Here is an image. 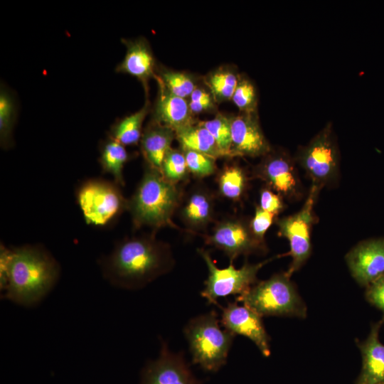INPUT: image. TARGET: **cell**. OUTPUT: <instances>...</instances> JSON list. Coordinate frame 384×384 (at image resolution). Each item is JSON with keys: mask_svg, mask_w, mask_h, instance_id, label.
Segmentation results:
<instances>
[{"mask_svg": "<svg viewBox=\"0 0 384 384\" xmlns=\"http://www.w3.org/2000/svg\"><path fill=\"white\" fill-rule=\"evenodd\" d=\"M174 138L175 132L159 122L153 120L146 126L143 130L140 146L149 166L161 171L163 160L172 148L171 144Z\"/></svg>", "mask_w": 384, "mask_h": 384, "instance_id": "obj_20", "label": "cell"}, {"mask_svg": "<svg viewBox=\"0 0 384 384\" xmlns=\"http://www.w3.org/2000/svg\"><path fill=\"white\" fill-rule=\"evenodd\" d=\"M60 267L48 250L38 245L12 248L8 283L4 299L24 306L38 304L58 282Z\"/></svg>", "mask_w": 384, "mask_h": 384, "instance_id": "obj_2", "label": "cell"}, {"mask_svg": "<svg viewBox=\"0 0 384 384\" xmlns=\"http://www.w3.org/2000/svg\"><path fill=\"white\" fill-rule=\"evenodd\" d=\"M78 203L85 222L95 226H105L127 210L128 199L114 182L102 179L84 183L77 193Z\"/></svg>", "mask_w": 384, "mask_h": 384, "instance_id": "obj_7", "label": "cell"}, {"mask_svg": "<svg viewBox=\"0 0 384 384\" xmlns=\"http://www.w3.org/2000/svg\"><path fill=\"white\" fill-rule=\"evenodd\" d=\"M260 208L276 215L283 209V202L279 195L265 188L260 192Z\"/></svg>", "mask_w": 384, "mask_h": 384, "instance_id": "obj_35", "label": "cell"}, {"mask_svg": "<svg viewBox=\"0 0 384 384\" xmlns=\"http://www.w3.org/2000/svg\"><path fill=\"white\" fill-rule=\"evenodd\" d=\"M205 241L223 252L230 263L240 255L265 250L264 242L255 237L250 224L238 218H226L218 223L212 233L206 236Z\"/></svg>", "mask_w": 384, "mask_h": 384, "instance_id": "obj_10", "label": "cell"}, {"mask_svg": "<svg viewBox=\"0 0 384 384\" xmlns=\"http://www.w3.org/2000/svg\"><path fill=\"white\" fill-rule=\"evenodd\" d=\"M215 311L191 319L183 328L194 364L206 371L216 372L225 363L235 335L224 329Z\"/></svg>", "mask_w": 384, "mask_h": 384, "instance_id": "obj_4", "label": "cell"}, {"mask_svg": "<svg viewBox=\"0 0 384 384\" xmlns=\"http://www.w3.org/2000/svg\"><path fill=\"white\" fill-rule=\"evenodd\" d=\"M275 215L262 210L260 206L255 209V215L250 222V228L259 240L264 242V237L273 223Z\"/></svg>", "mask_w": 384, "mask_h": 384, "instance_id": "obj_32", "label": "cell"}, {"mask_svg": "<svg viewBox=\"0 0 384 384\" xmlns=\"http://www.w3.org/2000/svg\"><path fill=\"white\" fill-rule=\"evenodd\" d=\"M12 257V249L1 244L0 247V292L2 294L7 286Z\"/></svg>", "mask_w": 384, "mask_h": 384, "instance_id": "obj_36", "label": "cell"}, {"mask_svg": "<svg viewBox=\"0 0 384 384\" xmlns=\"http://www.w3.org/2000/svg\"><path fill=\"white\" fill-rule=\"evenodd\" d=\"M353 277L367 287L384 274V239H370L360 242L346 255Z\"/></svg>", "mask_w": 384, "mask_h": 384, "instance_id": "obj_14", "label": "cell"}, {"mask_svg": "<svg viewBox=\"0 0 384 384\" xmlns=\"http://www.w3.org/2000/svg\"><path fill=\"white\" fill-rule=\"evenodd\" d=\"M181 149L198 151L210 157H224L210 133L199 122L175 132Z\"/></svg>", "mask_w": 384, "mask_h": 384, "instance_id": "obj_21", "label": "cell"}, {"mask_svg": "<svg viewBox=\"0 0 384 384\" xmlns=\"http://www.w3.org/2000/svg\"><path fill=\"white\" fill-rule=\"evenodd\" d=\"M232 156H264L271 151L257 112H240L230 117Z\"/></svg>", "mask_w": 384, "mask_h": 384, "instance_id": "obj_13", "label": "cell"}, {"mask_svg": "<svg viewBox=\"0 0 384 384\" xmlns=\"http://www.w3.org/2000/svg\"><path fill=\"white\" fill-rule=\"evenodd\" d=\"M338 149L333 125L329 122L305 146L297 151L296 160L312 181L321 188L331 181L338 168Z\"/></svg>", "mask_w": 384, "mask_h": 384, "instance_id": "obj_8", "label": "cell"}, {"mask_svg": "<svg viewBox=\"0 0 384 384\" xmlns=\"http://www.w3.org/2000/svg\"><path fill=\"white\" fill-rule=\"evenodd\" d=\"M239 76L234 71L225 68L210 74L207 84L213 99L219 102L232 100Z\"/></svg>", "mask_w": 384, "mask_h": 384, "instance_id": "obj_26", "label": "cell"}, {"mask_svg": "<svg viewBox=\"0 0 384 384\" xmlns=\"http://www.w3.org/2000/svg\"><path fill=\"white\" fill-rule=\"evenodd\" d=\"M188 105L193 114H199L213 107V97L211 93L196 87L189 97Z\"/></svg>", "mask_w": 384, "mask_h": 384, "instance_id": "obj_33", "label": "cell"}, {"mask_svg": "<svg viewBox=\"0 0 384 384\" xmlns=\"http://www.w3.org/2000/svg\"><path fill=\"white\" fill-rule=\"evenodd\" d=\"M160 172L166 180L176 185L187 180L190 172L181 149L171 148L167 152Z\"/></svg>", "mask_w": 384, "mask_h": 384, "instance_id": "obj_27", "label": "cell"}, {"mask_svg": "<svg viewBox=\"0 0 384 384\" xmlns=\"http://www.w3.org/2000/svg\"><path fill=\"white\" fill-rule=\"evenodd\" d=\"M381 384H384V383H381Z\"/></svg>", "mask_w": 384, "mask_h": 384, "instance_id": "obj_37", "label": "cell"}, {"mask_svg": "<svg viewBox=\"0 0 384 384\" xmlns=\"http://www.w3.org/2000/svg\"><path fill=\"white\" fill-rule=\"evenodd\" d=\"M232 100L240 112H257L258 102L257 89L255 84L247 77L239 76Z\"/></svg>", "mask_w": 384, "mask_h": 384, "instance_id": "obj_29", "label": "cell"}, {"mask_svg": "<svg viewBox=\"0 0 384 384\" xmlns=\"http://www.w3.org/2000/svg\"><path fill=\"white\" fill-rule=\"evenodd\" d=\"M247 185V177L243 169L238 165L225 166L218 176L220 194L230 200L240 199Z\"/></svg>", "mask_w": 384, "mask_h": 384, "instance_id": "obj_24", "label": "cell"}, {"mask_svg": "<svg viewBox=\"0 0 384 384\" xmlns=\"http://www.w3.org/2000/svg\"><path fill=\"white\" fill-rule=\"evenodd\" d=\"M16 104L14 96L4 87L0 92V142L4 148L12 142V132L16 117Z\"/></svg>", "mask_w": 384, "mask_h": 384, "instance_id": "obj_25", "label": "cell"}, {"mask_svg": "<svg viewBox=\"0 0 384 384\" xmlns=\"http://www.w3.org/2000/svg\"><path fill=\"white\" fill-rule=\"evenodd\" d=\"M141 384H201L186 363L182 352L172 351L161 340L158 358L146 363Z\"/></svg>", "mask_w": 384, "mask_h": 384, "instance_id": "obj_11", "label": "cell"}, {"mask_svg": "<svg viewBox=\"0 0 384 384\" xmlns=\"http://www.w3.org/2000/svg\"><path fill=\"white\" fill-rule=\"evenodd\" d=\"M181 201L177 185L147 165L135 192L128 199L127 210L134 228L146 226L156 230L173 225L172 217Z\"/></svg>", "mask_w": 384, "mask_h": 384, "instance_id": "obj_3", "label": "cell"}, {"mask_svg": "<svg viewBox=\"0 0 384 384\" xmlns=\"http://www.w3.org/2000/svg\"><path fill=\"white\" fill-rule=\"evenodd\" d=\"M127 51L122 61L116 67L117 73L130 75L137 78L146 87L149 79L155 76V59L146 39H122Z\"/></svg>", "mask_w": 384, "mask_h": 384, "instance_id": "obj_17", "label": "cell"}, {"mask_svg": "<svg viewBox=\"0 0 384 384\" xmlns=\"http://www.w3.org/2000/svg\"><path fill=\"white\" fill-rule=\"evenodd\" d=\"M214 205L213 196L208 189L195 188L181 205V219L190 230H201L212 221Z\"/></svg>", "mask_w": 384, "mask_h": 384, "instance_id": "obj_19", "label": "cell"}, {"mask_svg": "<svg viewBox=\"0 0 384 384\" xmlns=\"http://www.w3.org/2000/svg\"><path fill=\"white\" fill-rule=\"evenodd\" d=\"M222 326L235 335H241L250 339L263 356L270 355V337L265 330L262 316L237 301L228 302L220 307Z\"/></svg>", "mask_w": 384, "mask_h": 384, "instance_id": "obj_12", "label": "cell"}, {"mask_svg": "<svg viewBox=\"0 0 384 384\" xmlns=\"http://www.w3.org/2000/svg\"><path fill=\"white\" fill-rule=\"evenodd\" d=\"M294 163L284 151L272 152L255 169V174L265 181L274 191L284 196H291L298 188V178Z\"/></svg>", "mask_w": 384, "mask_h": 384, "instance_id": "obj_15", "label": "cell"}, {"mask_svg": "<svg viewBox=\"0 0 384 384\" xmlns=\"http://www.w3.org/2000/svg\"><path fill=\"white\" fill-rule=\"evenodd\" d=\"M199 123L213 136L223 156L233 157L230 117L218 114L212 119L202 121Z\"/></svg>", "mask_w": 384, "mask_h": 384, "instance_id": "obj_28", "label": "cell"}, {"mask_svg": "<svg viewBox=\"0 0 384 384\" xmlns=\"http://www.w3.org/2000/svg\"><path fill=\"white\" fill-rule=\"evenodd\" d=\"M289 277L275 274L266 280L256 282L236 297L260 316H297L305 318L306 307Z\"/></svg>", "mask_w": 384, "mask_h": 384, "instance_id": "obj_5", "label": "cell"}, {"mask_svg": "<svg viewBox=\"0 0 384 384\" xmlns=\"http://www.w3.org/2000/svg\"><path fill=\"white\" fill-rule=\"evenodd\" d=\"M102 274L110 284L127 290L140 289L172 270L170 246L154 235L125 238L100 261Z\"/></svg>", "mask_w": 384, "mask_h": 384, "instance_id": "obj_1", "label": "cell"}, {"mask_svg": "<svg viewBox=\"0 0 384 384\" xmlns=\"http://www.w3.org/2000/svg\"><path fill=\"white\" fill-rule=\"evenodd\" d=\"M129 158L125 146L111 138L100 146L99 162L102 171L111 174L118 186L124 185L123 169Z\"/></svg>", "mask_w": 384, "mask_h": 384, "instance_id": "obj_22", "label": "cell"}, {"mask_svg": "<svg viewBox=\"0 0 384 384\" xmlns=\"http://www.w3.org/2000/svg\"><path fill=\"white\" fill-rule=\"evenodd\" d=\"M320 188L312 185L304 204L297 213L278 220V235L289 242V255L292 260L287 274L297 271L309 258L311 250V230L314 218V206Z\"/></svg>", "mask_w": 384, "mask_h": 384, "instance_id": "obj_9", "label": "cell"}, {"mask_svg": "<svg viewBox=\"0 0 384 384\" xmlns=\"http://www.w3.org/2000/svg\"><path fill=\"white\" fill-rule=\"evenodd\" d=\"M149 111V105L146 101L142 109L114 123L110 129V138L125 146L137 144L141 140L143 123Z\"/></svg>", "mask_w": 384, "mask_h": 384, "instance_id": "obj_23", "label": "cell"}, {"mask_svg": "<svg viewBox=\"0 0 384 384\" xmlns=\"http://www.w3.org/2000/svg\"><path fill=\"white\" fill-rule=\"evenodd\" d=\"M383 318L372 324L370 331L358 346L362 356V368L356 384H381L384 383V345L379 340V331Z\"/></svg>", "mask_w": 384, "mask_h": 384, "instance_id": "obj_16", "label": "cell"}, {"mask_svg": "<svg viewBox=\"0 0 384 384\" xmlns=\"http://www.w3.org/2000/svg\"><path fill=\"white\" fill-rule=\"evenodd\" d=\"M198 254L206 262L208 275L204 282L201 296L210 304L220 307L218 299L230 295H240L248 290L257 282L259 270L270 260L257 264L245 262L236 269L233 263L225 268H218L210 253L204 249H198Z\"/></svg>", "mask_w": 384, "mask_h": 384, "instance_id": "obj_6", "label": "cell"}, {"mask_svg": "<svg viewBox=\"0 0 384 384\" xmlns=\"http://www.w3.org/2000/svg\"><path fill=\"white\" fill-rule=\"evenodd\" d=\"M159 92L154 110V121L174 132L194 124L188 101L171 93L159 79Z\"/></svg>", "mask_w": 384, "mask_h": 384, "instance_id": "obj_18", "label": "cell"}, {"mask_svg": "<svg viewBox=\"0 0 384 384\" xmlns=\"http://www.w3.org/2000/svg\"><path fill=\"white\" fill-rule=\"evenodd\" d=\"M190 173L198 178L212 175L216 171L215 159L190 149H181Z\"/></svg>", "mask_w": 384, "mask_h": 384, "instance_id": "obj_31", "label": "cell"}, {"mask_svg": "<svg viewBox=\"0 0 384 384\" xmlns=\"http://www.w3.org/2000/svg\"><path fill=\"white\" fill-rule=\"evenodd\" d=\"M158 78L171 93L184 99L190 97L196 88L193 78L185 73L164 70Z\"/></svg>", "mask_w": 384, "mask_h": 384, "instance_id": "obj_30", "label": "cell"}, {"mask_svg": "<svg viewBox=\"0 0 384 384\" xmlns=\"http://www.w3.org/2000/svg\"><path fill=\"white\" fill-rule=\"evenodd\" d=\"M366 298L384 314V274L366 287Z\"/></svg>", "mask_w": 384, "mask_h": 384, "instance_id": "obj_34", "label": "cell"}]
</instances>
